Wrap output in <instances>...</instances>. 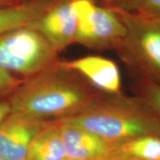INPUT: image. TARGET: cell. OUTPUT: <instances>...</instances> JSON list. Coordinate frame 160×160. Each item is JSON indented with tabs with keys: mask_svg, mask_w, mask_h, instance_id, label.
I'll use <instances>...</instances> for the list:
<instances>
[{
	"mask_svg": "<svg viewBox=\"0 0 160 160\" xmlns=\"http://www.w3.org/2000/svg\"><path fill=\"white\" fill-rule=\"evenodd\" d=\"M105 94L59 59L44 71L23 79L5 99L11 112L51 121L79 114Z\"/></svg>",
	"mask_w": 160,
	"mask_h": 160,
	"instance_id": "6da1fadb",
	"label": "cell"
},
{
	"mask_svg": "<svg viewBox=\"0 0 160 160\" xmlns=\"http://www.w3.org/2000/svg\"><path fill=\"white\" fill-rule=\"evenodd\" d=\"M95 133L113 144L147 136L160 137V119L138 96L105 94L79 114L58 119Z\"/></svg>",
	"mask_w": 160,
	"mask_h": 160,
	"instance_id": "7a4b0ae2",
	"label": "cell"
},
{
	"mask_svg": "<svg viewBox=\"0 0 160 160\" xmlns=\"http://www.w3.org/2000/svg\"><path fill=\"white\" fill-rule=\"evenodd\" d=\"M115 9L125 27V37L116 51L139 79L160 85V18Z\"/></svg>",
	"mask_w": 160,
	"mask_h": 160,
	"instance_id": "3957f363",
	"label": "cell"
},
{
	"mask_svg": "<svg viewBox=\"0 0 160 160\" xmlns=\"http://www.w3.org/2000/svg\"><path fill=\"white\" fill-rule=\"evenodd\" d=\"M58 53L37 30L31 25L0 35V68L27 79L59 60Z\"/></svg>",
	"mask_w": 160,
	"mask_h": 160,
	"instance_id": "277c9868",
	"label": "cell"
},
{
	"mask_svg": "<svg viewBox=\"0 0 160 160\" xmlns=\"http://www.w3.org/2000/svg\"><path fill=\"white\" fill-rule=\"evenodd\" d=\"M77 19L74 43L92 50H117L125 35L122 19L114 8L95 0H72Z\"/></svg>",
	"mask_w": 160,
	"mask_h": 160,
	"instance_id": "5b68a950",
	"label": "cell"
},
{
	"mask_svg": "<svg viewBox=\"0 0 160 160\" xmlns=\"http://www.w3.org/2000/svg\"><path fill=\"white\" fill-rule=\"evenodd\" d=\"M72 0H55L31 25L59 54L74 44L77 19Z\"/></svg>",
	"mask_w": 160,
	"mask_h": 160,
	"instance_id": "8992f818",
	"label": "cell"
},
{
	"mask_svg": "<svg viewBox=\"0 0 160 160\" xmlns=\"http://www.w3.org/2000/svg\"><path fill=\"white\" fill-rule=\"evenodd\" d=\"M50 122L11 112L0 122V154L5 160H25L32 139Z\"/></svg>",
	"mask_w": 160,
	"mask_h": 160,
	"instance_id": "52a82bcc",
	"label": "cell"
},
{
	"mask_svg": "<svg viewBox=\"0 0 160 160\" xmlns=\"http://www.w3.org/2000/svg\"><path fill=\"white\" fill-rule=\"evenodd\" d=\"M89 84L105 94H122V79L119 67L113 60L98 55H89L69 61H61Z\"/></svg>",
	"mask_w": 160,
	"mask_h": 160,
	"instance_id": "ba28073f",
	"label": "cell"
},
{
	"mask_svg": "<svg viewBox=\"0 0 160 160\" xmlns=\"http://www.w3.org/2000/svg\"><path fill=\"white\" fill-rule=\"evenodd\" d=\"M67 158L83 160H108L115 144L72 124L57 120Z\"/></svg>",
	"mask_w": 160,
	"mask_h": 160,
	"instance_id": "9c48e42d",
	"label": "cell"
},
{
	"mask_svg": "<svg viewBox=\"0 0 160 160\" xmlns=\"http://www.w3.org/2000/svg\"><path fill=\"white\" fill-rule=\"evenodd\" d=\"M54 1L27 0L11 5H0V35L31 25Z\"/></svg>",
	"mask_w": 160,
	"mask_h": 160,
	"instance_id": "30bf717a",
	"label": "cell"
},
{
	"mask_svg": "<svg viewBox=\"0 0 160 160\" xmlns=\"http://www.w3.org/2000/svg\"><path fill=\"white\" fill-rule=\"evenodd\" d=\"M65 148L57 120H52L38 132L30 144L25 160H65Z\"/></svg>",
	"mask_w": 160,
	"mask_h": 160,
	"instance_id": "8fae6325",
	"label": "cell"
},
{
	"mask_svg": "<svg viewBox=\"0 0 160 160\" xmlns=\"http://www.w3.org/2000/svg\"><path fill=\"white\" fill-rule=\"evenodd\" d=\"M115 152L129 160H160V137L147 136L115 144Z\"/></svg>",
	"mask_w": 160,
	"mask_h": 160,
	"instance_id": "7c38bea8",
	"label": "cell"
},
{
	"mask_svg": "<svg viewBox=\"0 0 160 160\" xmlns=\"http://www.w3.org/2000/svg\"><path fill=\"white\" fill-rule=\"evenodd\" d=\"M138 90L139 97L146 102L160 119V85L153 82L139 79Z\"/></svg>",
	"mask_w": 160,
	"mask_h": 160,
	"instance_id": "4fadbf2b",
	"label": "cell"
},
{
	"mask_svg": "<svg viewBox=\"0 0 160 160\" xmlns=\"http://www.w3.org/2000/svg\"><path fill=\"white\" fill-rule=\"evenodd\" d=\"M23 79L0 68V99L7 98L19 86Z\"/></svg>",
	"mask_w": 160,
	"mask_h": 160,
	"instance_id": "5bb4252c",
	"label": "cell"
},
{
	"mask_svg": "<svg viewBox=\"0 0 160 160\" xmlns=\"http://www.w3.org/2000/svg\"><path fill=\"white\" fill-rule=\"evenodd\" d=\"M136 12L149 17L160 18V0H143Z\"/></svg>",
	"mask_w": 160,
	"mask_h": 160,
	"instance_id": "9a60e30c",
	"label": "cell"
},
{
	"mask_svg": "<svg viewBox=\"0 0 160 160\" xmlns=\"http://www.w3.org/2000/svg\"><path fill=\"white\" fill-rule=\"evenodd\" d=\"M143 0H112L111 7L128 12H136Z\"/></svg>",
	"mask_w": 160,
	"mask_h": 160,
	"instance_id": "2e32d148",
	"label": "cell"
},
{
	"mask_svg": "<svg viewBox=\"0 0 160 160\" xmlns=\"http://www.w3.org/2000/svg\"><path fill=\"white\" fill-rule=\"evenodd\" d=\"M11 113L8 102L6 99L0 101V122Z\"/></svg>",
	"mask_w": 160,
	"mask_h": 160,
	"instance_id": "e0dca14e",
	"label": "cell"
},
{
	"mask_svg": "<svg viewBox=\"0 0 160 160\" xmlns=\"http://www.w3.org/2000/svg\"><path fill=\"white\" fill-rule=\"evenodd\" d=\"M95 1L97 2L98 4H100V5L110 6V7H111L112 0H95Z\"/></svg>",
	"mask_w": 160,
	"mask_h": 160,
	"instance_id": "ac0fdd59",
	"label": "cell"
},
{
	"mask_svg": "<svg viewBox=\"0 0 160 160\" xmlns=\"http://www.w3.org/2000/svg\"><path fill=\"white\" fill-rule=\"evenodd\" d=\"M108 160H129V159H125V158L121 157V156L117 154V153L114 151V153H113V156H112V157L110 158Z\"/></svg>",
	"mask_w": 160,
	"mask_h": 160,
	"instance_id": "d6986e66",
	"label": "cell"
},
{
	"mask_svg": "<svg viewBox=\"0 0 160 160\" xmlns=\"http://www.w3.org/2000/svg\"><path fill=\"white\" fill-rule=\"evenodd\" d=\"M18 2H16L14 0H0V5H11Z\"/></svg>",
	"mask_w": 160,
	"mask_h": 160,
	"instance_id": "ffe728a7",
	"label": "cell"
},
{
	"mask_svg": "<svg viewBox=\"0 0 160 160\" xmlns=\"http://www.w3.org/2000/svg\"><path fill=\"white\" fill-rule=\"evenodd\" d=\"M14 1L16 2L19 3V2H25V1H27V0H14Z\"/></svg>",
	"mask_w": 160,
	"mask_h": 160,
	"instance_id": "44dd1931",
	"label": "cell"
},
{
	"mask_svg": "<svg viewBox=\"0 0 160 160\" xmlns=\"http://www.w3.org/2000/svg\"><path fill=\"white\" fill-rule=\"evenodd\" d=\"M65 160H83V159H69V158H67Z\"/></svg>",
	"mask_w": 160,
	"mask_h": 160,
	"instance_id": "7402d4cb",
	"label": "cell"
},
{
	"mask_svg": "<svg viewBox=\"0 0 160 160\" xmlns=\"http://www.w3.org/2000/svg\"><path fill=\"white\" fill-rule=\"evenodd\" d=\"M0 160H5L4 158L2 157V156L1 154H0Z\"/></svg>",
	"mask_w": 160,
	"mask_h": 160,
	"instance_id": "603a6c76",
	"label": "cell"
}]
</instances>
